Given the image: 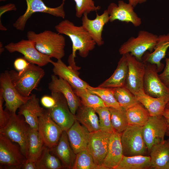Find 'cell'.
Listing matches in <instances>:
<instances>
[{"mask_svg":"<svg viewBox=\"0 0 169 169\" xmlns=\"http://www.w3.org/2000/svg\"><path fill=\"white\" fill-rule=\"evenodd\" d=\"M54 28L57 33L67 36L70 38L72 43L71 54L74 59L76 51H78L80 56L84 58L95 47L96 43L82 25L76 26L72 22L65 19L55 26Z\"/></svg>","mask_w":169,"mask_h":169,"instance_id":"cell-1","label":"cell"},{"mask_svg":"<svg viewBox=\"0 0 169 169\" xmlns=\"http://www.w3.org/2000/svg\"><path fill=\"white\" fill-rule=\"evenodd\" d=\"M27 37L42 54L57 60L64 56L65 39L62 34L49 30L38 33L30 31L27 33Z\"/></svg>","mask_w":169,"mask_h":169,"instance_id":"cell-2","label":"cell"},{"mask_svg":"<svg viewBox=\"0 0 169 169\" xmlns=\"http://www.w3.org/2000/svg\"><path fill=\"white\" fill-rule=\"evenodd\" d=\"M11 80L18 92L24 97L30 96L36 89L45 74L44 70L34 64L30 63L23 70L9 71Z\"/></svg>","mask_w":169,"mask_h":169,"instance_id":"cell-3","label":"cell"},{"mask_svg":"<svg viewBox=\"0 0 169 169\" xmlns=\"http://www.w3.org/2000/svg\"><path fill=\"white\" fill-rule=\"evenodd\" d=\"M30 127L23 115L13 113L11 114L5 126L0 128V133L18 144L26 158L28 156V136Z\"/></svg>","mask_w":169,"mask_h":169,"instance_id":"cell-4","label":"cell"},{"mask_svg":"<svg viewBox=\"0 0 169 169\" xmlns=\"http://www.w3.org/2000/svg\"><path fill=\"white\" fill-rule=\"evenodd\" d=\"M158 36L145 30L139 31L136 37H131L123 43L119 49L121 55L130 53L137 59L142 61V57L147 51H153Z\"/></svg>","mask_w":169,"mask_h":169,"instance_id":"cell-5","label":"cell"},{"mask_svg":"<svg viewBox=\"0 0 169 169\" xmlns=\"http://www.w3.org/2000/svg\"><path fill=\"white\" fill-rule=\"evenodd\" d=\"M142 127L128 125L121 133V141L123 155L148 156L147 148L142 132Z\"/></svg>","mask_w":169,"mask_h":169,"instance_id":"cell-6","label":"cell"},{"mask_svg":"<svg viewBox=\"0 0 169 169\" xmlns=\"http://www.w3.org/2000/svg\"><path fill=\"white\" fill-rule=\"evenodd\" d=\"M0 133V169H20L26 159L20 147Z\"/></svg>","mask_w":169,"mask_h":169,"instance_id":"cell-7","label":"cell"},{"mask_svg":"<svg viewBox=\"0 0 169 169\" xmlns=\"http://www.w3.org/2000/svg\"><path fill=\"white\" fill-rule=\"evenodd\" d=\"M66 0H63L60 5L55 8L47 6L42 0H25L27 8L24 13L20 16L13 23V26L16 29L23 31L25 28L28 20L34 13H45L53 16L64 18L65 13L64 5Z\"/></svg>","mask_w":169,"mask_h":169,"instance_id":"cell-8","label":"cell"},{"mask_svg":"<svg viewBox=\"0 0 169 169\" xmlns=\"http://www.w3.org/2000/svg\"><path fill=\"white\" fill-rule=\"evenodd\" d=\"M0 92L5 101V109L11 114L16 111L30 98L22 96L17 90L12 83L9 71L5 70L0 75Z\"/></svg>","mask_w":169,"mask_h":169,"instance_id":"cell-9","label":"cell"},{"mask_svg":"<svg viewBox=\"0 0 169 169\" xmlns=\"http://www.w3.org/2000/svg\"><path fill=\"white\" fill-rule=\"evenodd\" d=\"M55 100V104L52 108L47 109L49 114L53 120L63 131H67L76 120L75 115L71 111L67 100L60 93L51 92Z\"/></svg>","mask_w":169,"mask_h":169,"instance_id":"cell-10","label":"cell"},{"mask_svg":"<svg viewBox=\"0 0 169 169\" xmlns=\"http://www.w3.org/2000/svg\"><path fill=\"white\" fill-rule=\"evenodd\" d=\"M168 128L167 122L163 116L161 117H150L142 129L143 139L148 154L153 146L164 140Z\"/></svg>","mask_w":169,"mask_h":169,"instance_id":"cell-11","label":"cell"},{"mask_svg":"<svg viewBox=\"0 0 169 169\" xmlns=\"http://www.w3.org/2000/svg\"><path fill=\"white\" fill-rule=\"evenodd\" d=\"M9 53L18 52L23 55V58L29 62L40 67L50 63L51 58L39 51L33 42L29 40L22 39L17 43L11 42L5 46Z\"/></svg>","mask_w":169,"mask_h":169,"instance_id":"cell-12","label":"cell"},{"mask_svg":"<svg viewBox=\"0 0 169 169\" xmlns=\"http://www.w3.org/2000/svg\"><path fill=\"white\" fill-rule=\"evenodd\" d=\"M38 131L44 145L50 149L58 144L63 131L51 117L47 109L38 117Z\"/></svg>","mask_w":169,"mask_h":169,"instance_id":"cell-13","label":"cell"},{"mask_svg":"<svg viewBox=\"0 0 169 169\" xmlns=\"http://www.w3.org/2000/svg\"><path fill=\"white\" fill-rule=\"evenodd\" d=\"M125 54L128 71L125 86L135 95L143 90L145 63L137 59L129 53Z\"/></svg>","mask_w":169,"mask_h":169,"instance_id":"cell-14","label":"cell"},{"mask_svg":"<svg viewBox=\"0 0 169 169\" xmlns=\"http://www.w3.org/2000/svg\"><path fill=\"white\" fill-rule=\"evenodd\" d=\"M144 63L145 70L143 90L145 92L154 97H169V89L160 78L156 65L148 63Z\"/></svg>","mask_w":169,"mask_h":169,"instance_id":"cell-15","label":"cell"},{"mask_svg":"<svg viewBox=\"0 0 169 169\" xmlns=\"http://www.w3.org/2000/svg\"><path fill=\"white\" fill-rule=\"evenodd\" d=\"M111 133L101 130L90 133L86 148L95 163L103 169L102 165L107 153Z\"/></svg>","mask_w":169,"mask_h":169,"instance_id":"cell-16","label":"cell"},{"mask_svg":"<svg viewBox=\"0 0 169 169\" xmlns=\"http://www.w3.org/2000/svg\"><path fill=\"white\" fill-rule=\"evenodd\" d=\"M134 7L122 0H119L118 4L110 3L107 9L109 15V22L116 20L126 23H131L135 27L141 23V19L134 12Z\"/></svg>","mask_w":169,"mask_h":169,"instance_id":"cell-17","label":"cell"},{"mask_svg":"<svg viewBox=\"0 0 169 169\" xmlns=\"http://www.w3.org/2000/svg\"><path fill=\"white\" fill-rule=\"evenodd\" d=\"M48 88L51 92L62 94L67 100L71 112L75 115L81 103L70 84L63 79L58 78L56 75L53 74L51 76V80L49 84Z\"/></svg>","mask_w":169,"mask_h":169,"instance_id":"cell-18","label":"cell"},{"mask_svg":"<svg viewBox=\"0 0 169 169\" xmlns=\"http://www.w3.org/2000/svg\"><path fill=\"white\" fill-rule=\"evenodd\" d=\"M88 14L84 13L82 17V26L90 34L93 40L98 46L104 43L102 33L105 25L109 22V15L107 9L101 15L96 12L95 18L90 19Z\"/></svg>","mask_w":169,"mask_h":169,"instance_id":"cell-19","label":"cell"},{"mask_svg":"<svg viewBox=\"0 0 169 169\" xmlns=\"http://www.w3.org/2000/svg\"><path fill=\"white\" fill-rule=\"evenodd\" d=\"M50 63L53 66L54 74L66 81L73 90L87 89L89 84L80 78L79 73L71 66H67L61 59L57 60L56 62L51 60Z\"/></svg>","mask_w":169,"mask_h":169,"instance_id":"cell-20","label":"cell"},{"mask_svg":"<svg viewBox=\"0 0 169 169\" xmlns=\"http://www.w3.org/2000/svg\"><path fill=\"white\" fill-rule=\"evenodd\" d=\"M121 133L115 131L111 133L108 151L102 166L104 169H115L123 156L121 141Z\"/></svg>","mask_w":169,"mask_h":169,"instance_id":"cell-21","label":"cell"},{"mask_svg":"<svg viewBox=\"0 0 169 169\" xmlns=\"http://www.w3.org/2000/svg\"><path fill=\"white\" fill-rule=\"evenodd\" d=\"M70 146L76 154L86 149L90 132L76 120L66 131Z\"/></svg>","mask_w":169,"mask_h":169,"instance_id":"cell-22","label":"cell"},{"mask_svg":"<svg viewBox=\"0 0 169 169\" xmlns=\"http://www.w3.org/2000/svg\"><path fill=\"white\" fill-rule=\"evenodd\" d=\"M50 150L59 159L64 168L72 169L76 154L70 146L66 131H63L58 144Z\"/></svg>","mask_w":169,"mask_h":169,"instance_id":"cell-23","label":"cell"},{"mask_svg":"<svg viewBox=\"0 0 169 169\" xmlns=\"http://www.w3.org/2000/svg\"><path fill=\"white\" fill-rule=\"evenodd\" d=\"M18 114L23 115L30 127L38 130V118L45 110L39 104V100L35 95H30V98L18 109Z\"/></svg>","mask_w":169,"mask_h":169,"instance_id":"cell-24","label":"cell"},{"mask_svg":"<svg viewBox=\"0 0 169 169\" xmlns=\"http://www.w3.org/2000/svg\"><path fill=\"white\" fill-rule=\"evenodd\" d=\"M169 47V33L158 36L154 51L152 52H146L142 58L144 62L155 64L158 72L161 71L164 65L161 60L165 57L166 53Z\"/></svg>","mask_w":169,"mask_h":169,"instance_id":"cell-25","label":"cell"},{"mask_svg":"<svg viewBox=\"0 0 169 169\" xmlns=\"http://www.w3.org/2000/svg\"><path fill=\"white\" fill-rule=\"evenodd\" d=\"M135 96L138 101L148 111L150 116L162 117L169 97H156L146 94L144 90L136 93Z\"/></svg>","mask_w":169,"mask_h":169,"instance_id":"cell-26","label":"cell"},{"mask_svg":"<svg viewBox=\"0 0 169 169\" xmlns=\"http://www.w3.org/2000/svg\"><path fill=\"white\" fill-rule=\"evenodd\" d=\"M149 154L151 168L167 169L169 162V139L153 146Z\"/></svg>","mask_w":169,"mask_h":169,"instance_id":"cell-27","label":"cell"},{"mask_svg":"<svg viewBox=\"0 0 169 169\" xmlns=\"http://www.w3.org/2000/svg\"><path fill=\"white\" fill-rule=\"evenodd\" d=\"M128 71V65L125 54L122 55L112 74L99 85L102 88H115L125 86Z\"/></svg>","mask_w":169,"mask_h":169,"instance_id":"cell-28","label":"cell"},{"mask_svg":"<svg viewBox=\"0 0 169 169\" xmlns=\"http://www.w3.org/2000/svg\"><path fill=\"white\" fill-rule=\"evenodd\" d=\"M76 120L90 132L100 130L99 118L95 110L81 104L75 114Z\"/></svg>","mask_w":169,"mask_h":169,"instance_id":"cell-29","label":"cell"},{"mask_svg":"<svg viewBox=\"0 0 169 169\" xmlns=\"http://www.w3.org/2000/svg\"><path fill=\"white\" fill-rule=\"evenodd\" d=\"M151 168L150 156L123 155L115 169H146Z\"/></svg>","mask_w":169,"mask_h":169,"instance_id":"cell-30","label":"cell"},{"mask_svg":"<svg viewBox=\"0 0 169 169\" xmlns=\"http://www.w3.org/2000/svg\"><path fill=\"white\" fill-rule=\"evenodd\" d=\"M126 114L129 125L141 127L150 116L147 110L140 102L126 110Z\"/></svg>","mask_w":169,"mask_h":169,"instance_id":"cell-31","label":"cell"},{"mask_svg":"<svg viewBox=\"0 0 169 169\" xmlns=\"http://www.w3.org/2000/svg\"><path fill=\"white\" fill-rule=\"evenodd\" d=\"M37 169H60L64 168L59 159L44 145L36 162Z\"/></svg>","mask_w":169,"mask_h":169,"instance_id":"cell-32","label":"cell"},{"mask_svg":"<svg viewBox=\"0 0 169 169\" xmlns=\"http://www.w3.org/2000/svg\"><path fill=\"white\" fill-rule=\"evenodd\" d=\"M44 145L38 131L30 127L28 136V156L27 159L36 162Z\"/></svg>","mask_w":169,"mask_h":169,"instance_id":"cell-33","label":"cell"},{"mask_svg":"<svg viewBox=\"0 0 169 169\" xmlns=\"http://www.w3.org/2000/svg\"><path fill=\"white\" fill-rule=\"evenodd\" d=\"M112 89L115 99L126 110L139 103L136 96L125 86Z\"/></svg>","mask_w":169,"mask_h":169,"instance_id":"cell-34","label":"cell"},{"mask_svg":"<svg viewBox=\"0 0 169 169\" xmlns=\"http://www.w3.org/2000/svg\"><path fill=\"white\" fill-rule=\"evenodd\" d=\"M111 123L115 131L122 133L128 125L126 110L120 107L119 108L108 107Z\"/></svg>","mask_w":169,"mask_h":169,"instance_id":"cell-35","label":"cell"},{"mask_svg":"<svg viewBox=\"0 0 169 169\" xmlns=\"http://www.w3.org/2000/svg\"><path fill=\"white\" fill-rule=\"evenodd\" d=\"M73 90L82 104L94 109L106 106L99 97L91 93L87 89Z\"/></svg>","mask_w":169,"mask_h":169,"instance_id":"cell-36","label":"cell"},{"mask_svg":"<svg viewBox=\"0 0 169 169\" xmlns=\"http://www.w3.org/2000/svg\"><path fill=\"white\" fill-rule=\"evenodd\" d=\"M87 89L91 93L98 95L108 107L119 108L120 107L115 99L112 88L94 87L89 85Z\"/></svg>","mask_w":169,"mask_h":169,"instance_id":"cell-37","label":"cell"},{"mask_svg":"<svg viewBox=\"0 0 169 169\" xmlns=\"http://www.w3.org/2000/svg\"><path fill=\"white\" fill-rule=\"evenodd\" d=\"M72 169H103L95 162L91 154L86 149L76 154Z\"/></svg>","mask_w":169,"mask_h":169,"instance_id":"cell-38","label":"cell"},{"mask_svg":"<svg viewBox=\"0 0 169 169\" xmlns=\"http://www.w3.org/2000/svg\"><path fill=\"white\" fill-rule=\"evenodd\" d=\"M75 3V15L78 18H82L84 13L96 12L100 9V6L95 5L93 0H73Z\"/></svg>","mask_w":169,"mask_h":169,"instance_id":"cell-39","label":"cell"},{"mask_svg":"<svg viewBox=\"0 0 169 169\" xmlns=\"http://www.w3.org/2000/svg\"><path fill=\"white\" fill-rule=\"evenodd\" d=\"M95 110L99 116L100 130L110 133L115 131L111 123L109 108L105 106Z\"/></svg>","mask_w":169,"mask_h":169,"instance_id":"cell-40","label":"cell"},{"mask_svg":"<svg viewBox=\"0 0 169 169\" xmlns=\"http://www.w3.org/2000/svg\"><path fill=\"white\" fill-rule=\"evenodd\" d=\"M4 100L0 92V128L4 127L8 123L11 114L7 110H4L3 104Z\"/></svg>","mask_w":169,"mask_h":169,"instance_id":"cell-41","label":"cell"},{"mask_svg":"<svg viewBox=\"0 0 169 169\" xmlns=\"http://www.w3.org/2000/svg\"><path fill=\"white\" fill-rule=\"evenodd\" d=\"M168 54L169 57L165 59V67L163 72L159 76L162 82L169 89V52Z\"/></svg>","mask_w":169,"mask_h":169,"instance_id":"cell-42","label":"cell"},{"mask_svg":"<svg viewBox=\"0 0 169 169\" xmlns=\"http://www.w3.org/2000/svg\"><path fill=\"white\" fill-rule=\"evenodd\" d=\"M30 63L23 58H18L14 61L13 65L15 69L18 71H20L25 69Z\"/></svg>","mask_w":169,"mask_h":169,"instance_id":"cell-43","label":"cell"},{"mask_svg":"<svg viewBox=\"0 0 169 169\" xmlns=\"http://www.w3.org/2000/svg\"><path fill=\"white\" fill-rule=\"evenodd\" d=\"M42 105L44 107L49 109L53 107L55 104V100L52 96L44 95L43 96L40 100Z\"/></svg>","mask_w":169,"mask_h":169,"instance_id":"cell-44","label":"cell"},{"mask_svg":"<svg viewBox=\"0 0 169 169\" xmlns=\"http://www.w3.org/2000/svg\"><path fill=\"white\" fill-rule=\"evenodd\" d=\"M17 8L15 5L13 3H8L0 7V17L5 13L10 11H16Z\"/></svg>","mask_w":169,"mask_h":169,"instance_id":"cell-45","label":"cell"},{"mask_svg":"<svg viewBox=\"0 0 169 169\" xmlns=\"http://www.w3.org/2000/svg\"><path fill=\"white\" fill-rule=\"evenodd\" d=\"M21 169H37L36 162L29 159H26Z\"/></svg>","mask_w":169,"mask_h":169,"instance_id":"cell-46","label":"cell"},{"mask_svg":"<svg viewBox=\"0 0 169 169\" xmlns=\"http://www.w3.org/2000/svg\"><path fill=\"white\" fill-rule=\"evenodd\" d=\"M129 3L135 7L137 4L145 2L147 0H128Z\"/></svg>","mask_w":169,"mask_h":169,"instance_id":"cell-47","label":"cell"},{"mask_svg":"<svg viewBox=\"0 0 169 169\" xmlns=\"http://www.w3.org/2000/svg\"><path fill=\"white\" fill-rule=\"evenodd\" d=\"M162 116L165 119L169 127V109L166 108L162 114Z\"/></svg>","mask_w":169,"mask_h":169,"instance_id":"cell-48","label":"cell"},{"mask_svg":"<svg viewBox=\"0 0 169 169\" xmlns=\"http://www.w3.org/2000/svg\"><path fill=\"white\" fill-rule=\"evenodd\" d=\"M0 44L1 45V47L0 46V47H1V48H0V54H1V53H2L3 52L4 49L2 47V43L1 44V42H0Z\"/></svg>","mask_w":169,"mask_h":169,"instance_id":"cell-49","label":"cell"},{"mask_svg":"<svg viewBox=\"0 0 169 169\" xmlns=\"http://www.w3.org/2000/svg\"><path fill=\"white\" fill-rule=\"evenodd\" d=\"M166 135L167 136H169V127H168L167 130Z\"/></svg>","mask_w":169,"mask_h":169,"instance_id":"cell-50","label":"cell"},{"mask_svg":"<svg viewBox=\"0 0 169 169\" xmlns=\"http://www.w3.org/2000/svg\"><path fill=\"white\" fill-rule=\"evenodd\" d=\"M166 108L169 109V100L166 105Z\"/></svg>","mask_w":169,"mask_h":169,"instance_id":"cell-51","label":"cell"},{"mask_svg":"<svg viewBox=\"0 0 169 169\" xmlns=\"http://www.w3.org/2000/svg\"><path fill=\"white\" fill-rule=\"evenodd\" d=\"M167 169H169V162Z\"/></svg>","mask_w":169,"mask_h":169,"instance_id":"cell-52","label":"cell"},{"mask_svg":"<svg viewBox=\"0 0 169 169\" xmlns=\"http://www.w3.org/2000/svg\"><path fill=\"white\" fill-rule=\"evenodd\" d=\"M6 0H0V1L1 2H2V1H6Z\"/></svg>","mask_w":169,"mask_h":169,"instance_id":"cell-53","label":"cell"}]
</instances>
